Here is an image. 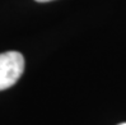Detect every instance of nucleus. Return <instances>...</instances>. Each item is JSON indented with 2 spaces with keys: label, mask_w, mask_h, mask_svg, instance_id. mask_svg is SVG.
<instances>
[{
  "label": "nucleus",
  "mask_w": 126,
  "mask_h": 125,
  "mask_svg": "<svg viewBox=\"0 0 126 125\" xmlns=\"http://www.w3.org/2000/svg\"><path fill=\"white\" fill-rule=\"evenodd\" d=\"M24 71V57L18 51L0 54V91L14 86Z\"/></svg>",
  "instance_id": "nucleus-1"
},
{
  "label": "nucleus",
  "mask_w": 126,
  "mask_h": 125,
  "mask_svg": "<svg viewBox=\"0 0 126 125\" xmlns=\"http://www.w3.org/2000/svg\"><path fill=\"white\" fill-rule=\"evenodd\" d=\"M37 3H47V1H52V0H34Z\"/></svg>",
  "instance_id": "nucleus-2"
},
{
  "label": "nucleus",
  "mask_w": 126,
  "mask_h": 125,
  "mask_svg": "<svg viewBox=\"0 0 126 125\" xmlns=\"http://www.w3.org/2000/svg\"><path fill=\"white\" fill-rule=\"evenodd\" d=\"M118 125H126V123H121V124H118Z\"/></svg>",
  "instance_id": "nucleus-3"
}]
</instances>
